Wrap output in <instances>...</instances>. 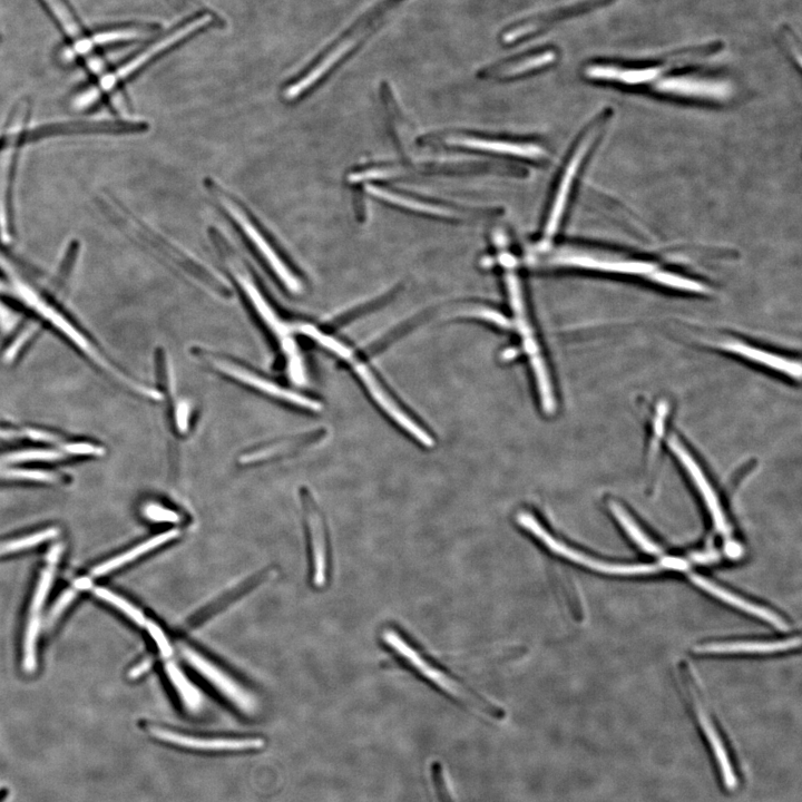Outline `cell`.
Listing matches in <instances>:
<instances>
[{"label": "cell", "instance_id": "30", "mask_svg": "<svg viewBox=\"0 0 802 802\" xmlns=\"http://www.w3.org/2000/svg\"><path fill=\"white\" fill-rule=\"evenodd\" d=\"M649 281L662 288L692 293V295L708 296L712 292V289L706 283L684 276L676 271L665 270L662 267L653 272Z\"/></svg>", "mask_w": 802, "mask_h": 802}, {"label": "cell", "instance_id": "28", "mask_svg": "<svg viewBox=\"0 0 802 802\" xmlns=\"http://www.w3.org/2000/svg\"><path fill=\"white\" fill-rule=\"evenodd\" d=\"M51 469L0 463V482L63 484L65 476Z\"/></svg>", "mask_w": 802, "mask_h": 802}, {"label": "cell", "instance_id": "32", "mask_svg": "<svg viewBox=\"0 0 802 802\" xmlns=\"http://www.w3.org/2000/svg\"><path fill=\"white\" fill-rule=\"evenodd\" d=\"M699 718L701 722V726L706 732L710 745L713 748V751L716 753L717 760L719 762L720 768L722 770L723 779H725L726 786L729 789H735L737 786V779L735 776V772L732 770V766L730 764V760L727 755V751L725 747H723L720 737L718 733L713 727L711 720L706 715V712L703 709H699Z\"/></svg>", "mask_w": 802, "mask_h": 802}, {"label": "cell", "instance_id": "35", "mask_svg": "<svg viewBox=\"0 0 802 802\" xmlns=\"http://www.w3.org/2000/svg\"><path fill=\"white\" fill-rule=\"evenodd\" d=\"M38 329V321L28 322V324H25L3 351L2 359L4 363H13V361H15L17 357L22 354L29 342H31L37 335Z\"/></svg>", "mask_w": 802, "mask_h": 802}, {"label": "cell", "instance_id": "37", "mask_svg": "<svg viewBox=\"0 0 802 802\" xmlns=\"http://www.w3.org/2000/svg\"><path fill=\"white\" fill-rule=\"evenodd\" d=\"M57 534L58 531L56 528H48V530L35 533L31 536L23 537V539L9 541L0 545V555L31 549V547L52 540L53 537L57 536Z\"/></svg>", "mask_w": 802, "mask_h": 802}, {"label": "cell", "instance_id": "14", "mask_svg": "<svg viewBox=\"0 0 802 802\" xmlns=\"http://www.w3.org/2000/svg\"><path fill=\"white\" fill-rule=\"evenodd\" d=\"M148 730L151 736L165 743V745L189 751L208 753L249 752L260 750L266 745L263 739L257 737H199L156 726H150Z\"/></svg>", "mask_w": 802, "mask_h": 802}, {"label": "cell", "instance_id": "44", "mask_svg": "<svg viewBox=\"0 0 802 802\" xmlns=\"http://www.w3.org/2000/svg\"><path fill=\"white\" fill-rule=\"evenodd\" d=\"M148 630L151 634V637L155 641L156 645H158V648L163 657L165 658L171 657L172 647L162 629L159 628L158 625H156L155 623H149Z\"/></svg>", "mask_w": 802, "mask_h": 802}, {"label": "cell", "instance_id": "21", "mask_svg": "<svg viewBox=\"0 0 802 802\" xmlns=\"http://www.w3.org/2000/svg\"><path fill=\"white\" fill-rule=\"evenodd\" d=\"M183 654L192 667L211 682L224 697L228 698L240 709L251 710L253 708V701L251 697H249V694L244 691L236 681L227 676L226 673L215 667V665L207 659L201 657L199 653L189 648H184Z\"/></svg>", "mask_w": 802, "mask_h": 802}, {"label": "cell", "instance_id": "25", "mask_svg": "<svg viewBox=\"0 0 802 802\" xmlns=\"http://www.w3.org/2000/svg\"><path fill=\"white\" fill-rule=\"evenodd\" d=\"M691 580L694 584L698 585L700 589L708 592L712 596H716L717 599L733 606V608L739 609L743 612L756 616V618L769 622L777 629L788 630L786 621L782 620L775 612L761 608V606L755 603L740 598L739 595L721 588V586L717 585L716 583L710 582L708 579H706V577L692 574Z\"/></svg>", "mask_w": 802, "mask_h": 802}, {"label": "cell", "instance_id": "24", "mask_svg": "<svg viewBox=\"0 0 802 802\" xmlns=\"http://www.w3.org/2000/svg\"><path fill=\"white\" fill-rule=\"evenodd\" d=\"M359 39L358 36H352L340 43L324 58V60L312 68L308 74L300 78L298 82L287 87V90L283 93L285 100L293 102L298 100L301 95L307 93L310 88L314 87L322 77H325L342 58L354 50L359 43Z\"/></svg>", "mask_w": 802, "mask_h": 802}, {"label": "cell", "instance_id": "42", "mask_svg": "<svg viewBox=\"0 0 802 802\" xmlns=\"http://www.w3.org/2000/svg\"><path fill=\"white\" fill-rule=\"evenodd\" d=\"M144 514L149 520L159 523H178L180 516L168 508L150 504L145 507Z\"/></svg>", "mask_w": 802, "mask_h": 802}, {"label": "cell", "instance_id": "40", "mask_svg": "<svg viewBox=\"0 0 802 802\" xmlns=\"http://www.w3.org/2000/svg\"><path fill=\"white\" fill-rule=\"evenodd\" d=\"M142 35L143 33L140 29L122 28L96 34L91 39L93 45H107L117 42L132 41V39L141 38Z\"/></svg>", "mask_w": 802, "mask_h": 802}, {"label": "cell", "instance_id": "41", "mask_svg": "<svg viewBox=\"0 0 802 802\" xmlns=\"http://www.w3.org/2000/svg\"><path fill=\"white\" fill-rule=\"evenodd\" d=\"M53 575H54V569L52 566L48 567V569L44 570V572L42 573L41 580H39L38 582L32 603L33 614H36L39 610L42 609V606L47 598L48 592H50L51 590V586L53 583Z\"/></svg>", "mask_w": 802, "mask_h": 802}, {"label": "cell", "instance_id": "31", "mask_svg": "<svg viewBox=\"0 0 802 802\" xmlns=\"http://www.w3.org/2000/svg\"><path fill=\"white\" fill-rule=\"evenodd\" d=\"M609 510L614 518H616V521L623 527V530L628 533L631 539L637 543L643 551L649 554H658L660 552L659 547L649 539V536L644 533L637 521L625 510V507L618 502L611 501L609 503Z\"/></svg>", "mask_w": 802, "mask_h": 802}, {"label": "cell", "instance_id": "29", "mask_svg": "<svg viewBox=\"0 0 802 802\" xmlns=\"http://www.w3.org/2000/svg\"><path fill=\"white\" fill-rule=\"evenodd\" d=\"M180 535V532L176 530H171L159 535L152 537V539L145 541L144 543L140 544L139 546L134 547V549L126 552L120 556L114 557V559L105 562L104 564L95 567L93 574L95 576H102L107 573L114 571L115 569H119V567L129 564L130 562L139 559V557L149 553L158 547L164 545L165 543L171 542L176 537Z\"/></svg>", "mask_w": 802, "mask_h": 802}, {"label": "cell", "instance_id": "15", "mask_svg": "<svg viewBox=\"0 0 802 802\" xmlns=\"http://www.w3.org/2000/svg\"><path fill=\"white\" fill-rule=\"evenodd\" d=\"M669 447L674 457L678 459L680 465L688 473L692 483L698 489L700 496L708 507V511L712 516L718 530L722 533L729 531V525L725 512H723L719 496L713 488L709 477L703 471L702 466L698 459L693 456L690 449L682 442L676 435L669 437Z\"/></svg>", "mask_w": 802, "mask_h": 802}, {"label": "cell", "instance_id": "34", "mask_svg": "<svg viewBox=\"0 0 802 802\" xmlns=\"http://www.w3.org/2000/svg\"><path fill=\"white\" fill-rule=\"evenodd\" d=\"M166 674L170 681L173 684V687L176 691H178L181 700L185 703V706L189 707L190 709H195L200 704V694L197 689L194 688L193 684L185 678L184 674L178 667H175L174 664L170 663L166 665Z\"/></svg>", "mask_w": 802, "mask_h": 802}, {"label": "cell", "instance_id": "7", "mask_svg": "<svg viewBox=\"0 0 802 802\" xmlns=\"http://www.w3.org/2000/svg\"><path fill=\"white\" fill-rule=\"evenodd\" d=\"M194 355L208 367L217 371L224 377L237 381L257 393L272 399L279 400L280 403L305 410L309 413L321 412L322 405L317 400L306 395L298 394L297 391L282 387L272 380L257 374L256 371L237 363L233 359L218 354L204 348H195Z\"/></svg>", "mask_w": 802, "mask_h": 802}, {"label": "cell", "instance_id": "6", "mask_svg": "<svg viewBox=\"0 0 802 802\" xmlns=\"http://www.w3.org/2000/svg\"><path fill=\"white\" fill-rule=\"evenodd\" d=\"M505 268L508 299H510L511 308L514 312L517 331L522 338V344L528 360H530L543 410L545 414L553 415L556 410V399L550 371L547 369L541 347L537 342L531 321L527 316L521 282L516 276L512 264H506Z\"/></svg>", "mask_w": 802, "mask_h": 802}, {"label": "cell", "instance_id": "3", "mask_svg": "<svg viewBox=\"0 0 802 802\" xmlns=\"http://www.w3.org/2000/svg\"><path fill=\"white\" fill-rule=\"evenodd\" d=\"M296 330L300 332V334L317 342L318 345L330 351L331 354L346 361V363L354 369L359 379L363 381V384L368 389L371 397L376 400L378 406L383 409L398 426L403 428L406 433L412 435L418 443L423 444L425 447L434 446V439L432 436L414 422L412 417H409L404 410L397 405L396 401L389 396L387 390L380 384V381L373 371L355 355L354 350L345 345L344 342L337 340L326 334L325 331L310 324H300L297 326Z\"/></svg>", "mask_w": 802, "mask_h": 802}, {"label": "cell", "instance_id": "38", "mask_svg": "<svg viewBox=\"0 0 802 802\" xmlns=\"http://www.w3.org/2000/svg\"><path fill=\"white\" fill-rule=\"evenodd\" d=\"M94 593L97 598L114 605L116 609H119L124 614L129 616V618L136 624L140 625V627H143V625L146 623L143 613L139 609H136L135 606L129 601L122 599L121 596L103 588L95 589Z\"/></svg>", "mask_w": 802, "mask_h": 802}, {"label": "cell", "instance_id": "2", "mask_svg": "<svg viewBox=\"0 0 802 802\" xmlns=\"http://www.w3.org/2000/svg\"><path fill=\"white\" fill-rule=\"evenodd\" d=\"M213 243L217 247L220 257L226 263L229 272L236 280L244 298L247 299L249 306L254 314L258 316L262 324L266 326L271 334L279 340V344L287 357L288 373L293 380L301 383L305 379V370L299 349L295 341L291 340V329L279 317L276 310L272 308L269 301L264 297L256 281L248 271L246 264L241 260L236 249L231 247L226 237L219 231L211 232Z\"/></svg>", "mask_w": 802, "mask_h": 802}, {"label": "cell", "instance_id": "19", "mask_svg": "<svg viewBox=\"0 0 802 802\" xmlns=\"http://www.w3.org/2000/svg\"><path fill=\"white\" fill-rule=\"evenodd\" d=\"M322 436H324L322 430H316V432L311 430V432L296 437L276 440V442L249 449L240 456L239 463L242 466H256L279 461V459L306 451L312 445L319 443Z\"/></svg>", "mask_w": 802, "mask_h": 802}, {"label": "cell", "instance_id": "43", "mask_svg": "<svg viewBox=\"0 0 802 802\" xmlns=\"http://www.w3.org/2000/svg\"><path fill=\"white\" fill-rule=\"evenodd\" d=\"M467 315L475 316L477 318H481L487 320L489 322H493L498 327L508 328L510 327V322L495 310L485 309V308H478L467 312Z\"/></svg>", "mask_w": 802, "mask_h": 802}, {"label": "cell", "instance_id": "1", "mask_svg": "<svg viewBox=\"0 0 802 802\" xmlns=\"http://www.w3.org/2000/svg\"><path fill=\"white\" fill-rule=\"evenodd\" d=\"M380 641L400 665L458 706L494 720L506 717L501 707L459 680L397 625H386L380 631Z\"/></svg>", "mask_w": 802, "mask_h": 802}, {"label": "cell", "instance_id": "22", "mask_svg": "<svg viewBox=\"0 0 802 802\" xmlns=\"http://www.w3.org/2000/svg\"><path fill=\"white\" fill-rule=\"evenodd\" d=\"M447 144L469 150L483 151L522 159H543L546 152L536 144H523L511 141L474 138V136H451Z\"/></svg>", "mask_w": 802, "mask_h": 802}, {"label": "cell", "instance_id": "46", "mask_svg": "<svg viewBox=\"0 0 802 802\" xmlns=\"http://www.w3.org/2000/svg\"><path fill=\"white\" fill-rule=\"evenodd\" d=\"M151 667H152V661L151 660L143 661L142 663H140L138 665V667L134 668L130 672V678L131 679H136V678L141 677L142 674L145 673L146 671H149Z\"/></svg>", "mask_w": 802, "mask_h": 802}, {"label": "cell", "instance_id": "18", "mask_svg": "<svg viewBox=\"0 0 802 802\" xmlns=\"http://www.w3.org/2000/svg\"><path fill=\"white\" fill-rule=\"evenodd\" d=\"M611 2V0H584L581 3H575L561 9H555L554 12H547L541 15H534L525 21L518 22L511 28H507L502 35L504 44L513 45L526 41L530 37L544 32L546 26H550L556 21H561L564 17H570L582 12L589 11L591 8L599 7Z\"/></svg>", "mask_w": 802, "mask_h": 802}, {"label": "cell", "instance_id": "4", "mask_svg": "<svg viewBox=\"0 0 802 802\" xmlns=\"http://www.w3.org/2000/svg\"><path fill=\"white\" fill-rule=\"evenodd\" d=\"M545 261L550 267L641 277L648 281L653 272L660 267L653 261L628 257L611 250L575 246L560 247Z\"/></svg>", "mask_w": 802, "mask_h": 802}, {"label": "cell", "instance_id": "20", "mask_svg": "<svg viewBox=\"0 0 802 802\" xmlns=\"http://www.w3.org/2000/svg\"><path fill=\"white\" fill-rule=\"evenodd\" d=\"M43 2L67 36L73 39L76 54L85 57L88 67L94 74L102 76L105 65L93 52L92 39L86 37L70 7L64 0H43Z\"/></svg>", "mask_w": 802, "mask_h": 802}, {"label": "cell", "instance_id": "27", "mask_svg": "<svg viewBox=\"0 0 802 802\" xmlns=\"http://www.w3.org/2000/svg\"><path fill=\"white\" fill-rule=\"evenodd\" d=\"M367 191L374 195L379 200L387 203L394 204L396 207L403 208L408 211L430 215V217L440 219H456L458 214L452 209L440 207V205L407 198L406 195L399 194L393 191L380 189L378 187H371L368 185Z\"/></svg>", "mask_w": 802, "mask_h": 802}, {"label": "cell", "instance_id": "13", "mask_svg": "<svg viewBox=\"0 0 802 802\" xmlns=\"http://www.w3.org/2000/svg\"><path fill=\"white\" fill-rule=\"evenodd\" d=\"M691 53L670 56L668 61L658 65L627 66L612 63H595L584 68V75L595 82L611 83L625 87L652 86L667 74L672 65L691 58Z\"/></svg>", "mask_w": 802, "mask_h": 802}, {"label": "cell", "instance_id": "23", "mask_svg": "<svg viewBox=\"0 0 802 802\" xmlns=\"http://www.w3.org/2000/svg\"><path fill=\"white\" fill-rule=\"evenodd\" d=\"M557 60V53L553 48H545L532 53L516 56L488 67L485 74L494 80H510V78L522 77L535 71L554 64Z\"/></svg>", "mask_w": 802, "mask_h": 802}, {"label": "cell", "instance_id": "8", "mask_svg": "<svg viewBox=\"0 0 802 802\" xmlns=\"http://www.w3.org/2000/svg\"><path fill=\"white\" fill-rule=\"evenodd\" d=\"M515 520L518 527L543 549L549 551L552 555L561 557L563 560L584 566L586 569L612 575H641L659 571L658 565H623L596 560L594 557L576 550L574 547L557 539L549 528L540 521V518L531 512H518Z\"/></svg>", "mask_w": 802, "mask_h": 802}, {"label": "cell", "instance_id": "5", "mask_svg": "<svg viewBox=\"0 0 802 802\" xmlns=\"http://www.w3.org/2000/svg\"><path fill=\"white\" fill-rule=\"evenodd\" d=\"M210 191L220 207L226 211L228 217L233 220L238 229L242 231L244 238L248 240L254 251L258 253L260 259L266 263L272 275L278 279L287 291L293 293V295H299L303 290L300 279L297 277L296 273L290 269L287 262L283 260L269 239L264 236V233L258 228L257 224L249 217L246 210L240 207V204L231 198L227 191L221 189L219 185L214 182L210 185Z\"/></svg>", "mask_w": 802, "mask_h": 802}, {"label": "cell", "instance_id": "12", "mask_svg": "<svg viewBox=\"0 0 802 802\" xmlns=\"http://www.w3.org/2000/svg\"><path fill=\"white\" fill-rule=\"evenodd\" d=\"M658 94L674 99L722 103L730 99L733 88L720 78L697 74H664L652 85Z\"/></svg>", "mask_w": 802, "mask_h": 802}, {"label": "cell", "instance_id": "36", "mask_svg": "<svg viewBox=\"0 0 802 802\" xmlns=\"http://www.w3.org/2000/svg\"><path fill=\"white\" fill-rule=\"evenodd\" d=\"M430 781L438 802H456L442 762L434 760L429 769Z\"/></svg>", "mask_w": 802, "mask_h": 802}, {"label": "cell", "instance_id": "11", "mask_svg": "<svg viewBox=\"0 0 802 802\" xmlns=\"http://www.w3.org/2000/svg\"><path fill=\"white\" fill-rule=\"evenodd\" d=\"M605 120L606 117H600L598 121L590 126V129L586 130L565 165L562 178L554 194L552 207L549 215H547L544 229L545 242L551 241L561 227L577 175L580 174L582 166L591 153L596 140L600 138Z\"/></svg>", "mask_w": 802, "mask_h": 802}, {"label": "cell", "instance_id": "26", "mask_svg": "<svg viewBox=\"0 0 802 802\" xmlns=\"http://www.w3.org/2000/svg\"><path fill=\"white\" fill-rule=\"evenodd\" d=\"M800 639L780 641H741L701 645L699 653L706 654H769L798 648Z\"/></svg>", "mask_w": 802, "mask_h": 802}, {"label": "cell", "instance_id": "9", "mask_svg": "<svg viewBox=\"0 0 802 802\" xmlns=\"http://www.w3.org/2000/svg\"><path fill=\"white\" fill-rule=\"evenodd\" d=\"M29 116L15 111L11 121L0 134V240L13 239V188L17 155L26 143Z\"/></svg>", "mask_w": 802, "mask_h": 802}, {"label": "cell", "instance_id": "10", "mask_svg": "<svg viewBox=\"0 0 802 802\" xmlns=\"http://www.w3.org/2000/svg\"><path fill=\"white\" fill-rule=\"evenodd\" d=\"M212 21L210 15H203L187 25H184L178 31L156 42L148 50H145L140 55L133 58L132 61L120 67L115 73L105 74L101 77L100 83L90 88L80 96L76 97L75 106L78 110L88 109L95 103L102 99L104 94L110 93L115 90L116 86L122 81L129 78L136 71H139L142 66L149 63L152 58L158 56L160 53L169 50L174 44L179 43L185 37L199 31V29L207 26Z\"/></svg>", "mask_w": 802, "mask_h": 802}, {"label": "cell", "instance_id": "39", "mask_svg": "<svg viewBox=\"0 0 802 802\" xmlns=\"http://www.w3.org/2000/svg\"><path fill=\"white\" fill-rule=\"evenodd\" d=\"M39 630V620L37 614H33L31 621H29L26 639H25V655H24V669L28 673H32L36 668V640Z\"/></svg>", "mask_w": 802, "mask_h": 802}, {"label": "cell", "instance_id": "45", "mask_svg": "<svg viewBox=\"0 0 802 802\" xmlns=\"http://www.w3.org/2000/svg\"><path fill=\"white\" fill-rule=\"evenodd\" d=\"M75 592L72 590L66 591L62 598L57 601L56 605L54 606L51 612V621L55 620L60 616L63 611L67 608L68 605L74 600Z\"/></svg>", "mask_w": 802, "mask_h": 802}, {"label": "cell", "instance_id": "17", "mask_svg": "<svg viewBox=\"0 0 802 802\" xmlns=\"http://www.w3.org/2000/svg\"><path fill=\"white\" fill-rule=\"evenodd\" d=\"M301 502L305 508L306 521L311 541L312 563H314V584L324 586L328 569V545L324 520L318 511L312 494L307 489L301 491Z\"/></svg>", "mask_w": 802, "mask_h": 802}, {"label": "cell", "instance_id": "33", "mask_svg": "<svg viewBox=\"0 0 802 802\" xmlns=\"http://www.w3.org/2000/svg\"><path fill=\"white\" fill-rule=\"evenodd\" d=\"M0 440H29L36 444H57L63 442L61 435L52 430L35 427H14L0 424Z\"/></svg>", "mask_w": 802, "mask_h": 802}, {"label": "cell", "instance_id": "16", "mask_svg": "<svg viewBox=\"0 0 802 802\" xmlns=\"http://www.w3.org/2000/svg\"><path fill=\"white\" fill-rule=\"evenodd\" d=\"M715 345L718 349L727 352V354L747 360L753 365L775 371V373L784 375L792 380H800L801 366L799 360L776 354V352L751 345L749 342L736 338H722Z\"/></svg>", "mask_w": 802, "mask_h": 802}]
</instances>
